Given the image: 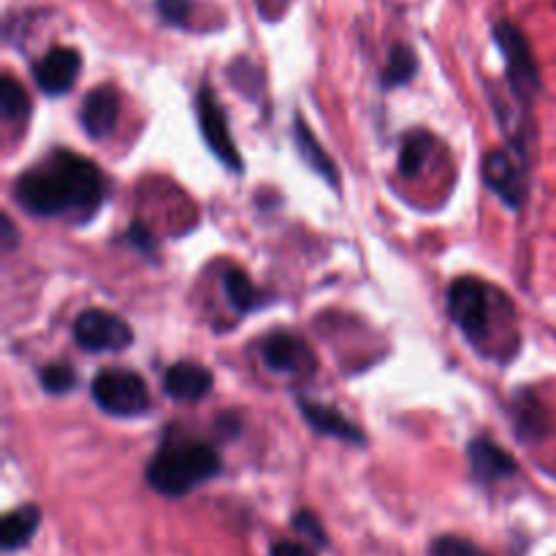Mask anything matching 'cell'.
Here are the masks:
<instances>
[{
  "instance_id": "obj_1",
  "label": "cell",
  "mask_w": 556,
  "mask_h": 556,
  "mask_svg": "<svg viewBox=\"0 0 556 556\" xmlns=\"http://www.w3.org/2000/svg\"><path fill=\"white\" fill-rule=\"evenodd\" d=\"M14 201L33 217H68L85 223L106 201V179L87 157L71 150H54L16 177Z\"/></svg>"
},
{
  "instance_id": "obj_2",
  "label": "cell",
  "mask_w": 556,
  "mask_h": 556,
  "mask_svg": "<svg viewBox=\"0 0 556 556\" xmlns=\"http://www.w3.org/2000/svg\"><path fill=\"white\" fill-rule=\"evenodd\" d=\"M220 470L223 459L215 445L204 440H174V434H168L147 465V483L163 497H185L220 476Z\"/></svg>"
},
{
  "instance_id": "obj_3",
  "label": "cell",
  "mask_w": 556,
  "mask_h": 556,
  "mask_svg": "<svg viewBox=\"0 0 556 556\" xmlns=\"http://www.w3.org/2000/svg\"><path fill=\"white\" fill-rule=\"evenodd\" d=\"M497 291L476 277H459L448 288V313L456 329L467 337L472 348H483L494 329Z\"/></svg>"
},
{
  "instance_id": "obj_4",
  "label": "cell",
  "mask_w": 556,
  "mask_h": 556,
  "mask_svg": "<svg viewBox=\"0 0 556 556\" xmlns=\"http://www.w3.org/2000/svg\"><path fill=\"white\" fill-rule=\"evenodd\" d=\"M494 41L505 58V79H508L510 92L521 106H530L532 98L541 92V71H538L525 33L514 22L503 20L494 25Z\"/></svg>"
},
{
  "instance_id": "obj_5",
  "label": "cell",
  "mask_w": 556,
  "mask_h": 556,
  "mask_svg": "<svg viewBox=\"0 0 556 556\" xmlns=\"http://www.w3.org/2000/svg\"><path fill=\"white\" fill-rule=\"evenodd\" d=\"M92 400L103 413L117 418L141 416L150 407V391L134 369H103L92 378Z\"/></svg>"
},
{
  "instance_id": "obj_6",
  "label": "cell",
  "mask_w": 556,
  "mask_h": 556,
  "mask_svg": "<svg viewBox=\"0 0 556 556\" xmlns=\"http://www.w3.org/2000/svg\"><path fill=\"white\" fill-rule=\"evenodd\" d=\"M195 114H199V128L201 136H204L206 147L212 150V155L228 168V172L242 174L244 161L239 155V147L233 141L231 130H228V117L223 112L220 101L212 96L210 87H201L199 96H195Z\"/></svg>"
},
{
  "instance_id": "obj_7",
  "label": "cell",
  "mask_w": 556,
  "mask_h": 556,
  "mask_svg": "<svg viewBox=\"0 0 556 556\" xmlns=\"http://www.w3.org/2000/svg\"><path fill=\"white\" fill-rule=\"evenodd\" d=\"M76 345L90 353L125 351L134 342V329L109 309H85L74 324Z\"/></svg>"
},
{
  "instance_id": "obj_8",
  "label": "cell",
  "mask_w": 556,
  "mask_h": 556,
  "mask_svg": "<svg viewBox=\"0 0 556 556\" xmlns=\"http://www.w3.org/2000/svg\"><path fill=\"white\" fill-rule=\"evenodd\" d=\"M483 182L505 206L519 210L527 199V157L514 150H494L483 157Z\"/></svg>"
},
{
  "instance_id": "obj_9",
  "label": "cell",
  "mask_w": 556,
  "mask_h": 556,
  "mask_svg": "<svg viewBox=\"0 0 556 556\" xmlns=\"http://www.w3.org/2000/svg\"><path fill=\"white\" fill-rule=\"evenodd\" d=\"M261 362L271 372H291V375H313L315 356L307 342L293 331H271L258 342Z\"/></svg>"
},
{
  "instance_id": "obj_10",
  "label": "cell",
  "mask_w": 556,
  "mask_h": 556,
  "mask_svg": "<svg viewBox=\"0 0 556 556\" xmlns=\"http://www.w3.org/2000/svg\"><path fill=\"white\" fill-rule=\"evenodd\" d=\"M81 54L74 47H52L36 65H33V79L47 96H65L79 79Z\"/></svg>"
},
{
  "instance_id": "obj_11",
  "label": "cell",
  "mask_w": 556,
  "mask_h": 556,
  "mask_svg": "<svg viewBox=\"0 0 556 556\" xmlns=\"http://www.w3.org/2000/svg\"><path fill=\"white\" fill-rule=\"evenodd\" d=\"M81 128L90 139H103L117 128L119 119V96L112 85H98L87 92L81 101Z\"/></svg>"
},
{
  "instance_id": "obj_12",
  "label": "cell",
  "mask_w": 556,
  "mask_h": 556,
  "mask_svg": "<svg viewBox=\"0 0 556 556\" xmlns=\"http://www.w3.org/2000/svg\"><path fill=\"white\" fill-rule=\"evenodd\" d=\"M296 402H299V410H302L304 421H307L315 432L326 434V438L342 440V443H351V445L367 443V438H364L362 429H358L353 421H348V418L342 416L340 410H334V407L320 405V402H313V400H302V396H299Z\"/></svg>"
},
{
  "instance_id": "obj_13",
  "label": "cell",
  "mask_w": 556,
  "mask_h": 556,
  "mask_svg": "<svg viewBox=\"0 0 556 556\" xmlns=\"http://www.w3.org/2000/svg\"><path fill=\"white\" fill-rule=\"evenodd\" d=\"M212 372L195 362H177L163 375V389L177 402H199L212 391Z\"/></svg>"
},
{
  "instance_id": "obj_14",
  "label": "cell",
  "mask_w": 556,
  "mask_h": 556,
  "mask_svg": "<svg viewBox=\"0 0 556 556\" xmlns=\"http://www.w3.org/2000/svg\"><path fill=\"white\" fill-rule=\"evenodd\" d=\"M467 459H470L472 476L483 483L500 481V478H514L519 472V465L508 451L500 448L489 438H476L467 445Z\"/></svg>"
},
{
  "instance_id": "obj_15",
  "label": "cell",
  "mask_w": 556,
  "mask_h": 556,
  "mask_svg": "<svg viewBox=\"0 0 556 556\" xmlns=\"http://www.w3.org/2000/svg\"><path fill=\"white\" fill-rule=\"evenodd\" d=\"M41 527V510L38 505H22V508L5 514L3 527H0V546L3 552H16V548H25L33 541V535Z\"/></svg>"
},
{
  "instance_id": "obj_16",
  "label": "cell",
  "mask_w": 556,
  "mask_h": 556,
  "mask_svg": "<svg viewBox=\"0 0 556 556\" xmlns=\"http://www.w3.org/2000/svg\"><path fill=\"white\" fill-rule=\"evenodd\" d=\"M293 139H296V147H299V155H302V161L307 163V166L313 168V172L318 174V177H324L326 182L331 185V188H340V177H337L334 161H331V157L326 155V150H324V147H320V141L315 139L313 130H309V125L304 123L302 117H296Z\"/></svg>"
},
{
  "instance_id": "obj_17",
  "label": "cell",
  "mask_w": 556,
  "mask_h": 556,
  "mask_svg": "<svg viewBox=\"0 0 556 556\" xmlns=\"http://www.w3.org/2000/svg\"><path fill=\"white\" fill-rule=\"evenodd\" d=\"M514 418H516V438L532 443V440L543 438L546 434V424H543V407L535 400L532 391H519L516 394L514 405Z\"/></svg>"
},
{
  "instance_id": "obj_18",
  "label": "cell",
  "mask_w": 556,
  "mask_h": 556,
  "mask_svg": "<svg viewBox=\"0 0 556 556\" xmlns=\"http://www.w3.org/2000/svg\"><path fill=\"white\" fill-rule=\"evenodd\" d=\"M223 291H226L228 304H231L239 315L250 313V309H255L261 304L253 280H250L248 271L242 269H228L226 275H223Z\"/></svg>"
},
{
  "instance_id": "obj_19",
  "label": "cell",
  "mask_w": 556,
  "mask_h": 556,
  "mask_svg": "<svg viewBox=\"0 0 556 556\" xmlns=\"http://www.w3.org/2000/svg\"><path fill=\"white\" fill-rule=\"evenodd\" d=\"M30 112V101H27V92L22 90L20 81L11 74H3L0 79V114H3V123H22Z\"/></svg>"
},
{
  "instance_id": "obj_20",
  "label": "cell",
  "mask_w": 556,
  "mask_h": 556,
  "mask_svg": "<svg viewBox=\"0 0 556 556\" xmlns=\"http://www.w3.org/2000/svg\"><path fill=\"white\" fill-rule=\"evenodd\" d=\"M416 68H418L416 52H413L410 47H405V43H396V47L391 49L389 63H386L383 68V87L386 90H391V87H402L405 81L413 79Z\"/></svg>"
},
{
  "instance_id": "obj_21",
  "label": "cell",
  "mask_w": 556,
  "mask_h": 556,
  "mask_svg": "<svg viewBox=\"0 0 556 556\" xmlns=\"http://www.w3.org/2000/svg\"><path fill=\"white\" fill-rule=\"evenodd\" d=\"M432 144L434 141L427 130H416V134L407 136L400 152V172L405 174V177H416L424 168V163H427Z\"/></svg>"
},
{
  "instance_id": "obj_22",
  "label": "cell",
  "mask_w": 556,
  "mask_h": 556,
  "mask_svg": "<svg viewBox=\"0 0 556 556\" xmlns=\"http://www.w3.org/2000/svg\"><path fill=\"white\" fill-rule=\"evenodd\" d=\"M38 380H41V389L52 396L71 394V391L76 389L74 367H68V364L63 362L47 364V367L41 369V375H38Z\"/></svg>"
},
{
  "instance_id": "obj_23",
  "label": "cell",
  "mask_w": 556,
  "mask_h": 556,
  "mask_svg": "<svg viewBox=\"0 0 556 556\" xmlns=\"http://www.w3.org/2000/svg\"><path fill=\"white\" fill-rule=\"evenodd\" d=\"M432 556H489L483 548H478L476 543L465 541V538H456V535H443L432 543L429 548Z\"/></svg>"
},
{
  "instance_id": "obj_24",
  "label": "cell",
  "mask_w": 556,
  "mask_h": 556,
  "mask_svg": "<svg viewBox=\"0 0 556 556\" xmlns=\"http://www.w3.org/2000/svg\"><path fill=\"white\" fill-rule=\"evenodd\" d=\"M155 11L168 25H188V16L193 11V0H155Z\"/></svg>"
},
{
  "instance_id": "obj_25",
  "label": "cell",
  "mask_w": 556,
  "mask_h": 556,
  "mask_svg": "<svg viewBox=\"0 0 556 556\" xmlns=\"http://www.w3.org/2000/svg\"><path fill=\"white\" fill-rule=\"evenodd\" d=\"M293 527H296L299 532L304 535V541H313L315 546H326V532L324 527H320V521L315 519V514H309V510H299L296 516H293Z\"/></svg>"
},
{
  "instance_id": "obj_26",
  "label": "cell",
  "mask_w": 556,
  "mask_h": 556,
  "mask_svg": "<svg viewBox=\"0 0 556 556\" xmlns=\"http://www.w3.org/2000/svg\"><path fill=\"white\" fill-rule=\"evenodd\" d=\"M125 239H128V244H134V248L144 250V253H150V250L155 248V239H152V233L147 231L141 223H134V226L128 228V233H125Z\"/></svg>"
},
{
  "instance_id": "obj_27",
  "label": "cell",
  "mask_w": 556,
  "mask_h": 556,
  "mask_svg": "<svg viewBox=\"0 0 556 556\" xmlns=\"http://www.w3.org/2000/svg\"><path fill=\"white\" fill-rule=\"evenodd\" d=\"M271 556H318L313 552V546L299 541H277L271 546Z\"/></svg>"
},
{
  "instance_id": "obj_28",
  "label": "cell",
  "mask_w": 556,
  "mask_h": 556,
  "mask_svg": "<svg viewBox=\"0 0 556 556\" xmlns=\"http://www.w3.org/2000/svg\"><path fill=\"white\" fill-rule=\"evenodd\" d=\"M0 226H3V250L9 253V250L16 244V228H14V223H11L9 215L0 217Z\"/></svg>"
}]
</instances>
